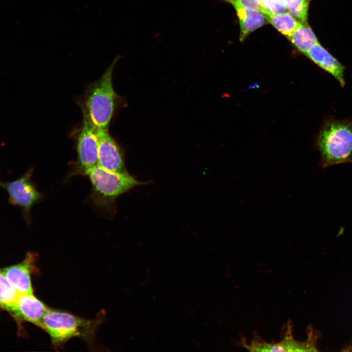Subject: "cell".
Listing matches in <instances>:
<instances>
[{
    "instance_id": "6da1fadb",
    "label": "cell",
    "mask_w": 352,
    "mask_h": 352,
    "mask_svg": "<svg viewBox=\"0 0 352 352\" xmlns=\"http://www.w3.org/2000/svg\"><path fill=\"white\" fill-rule=\"evenodd\" d=\"M101 321L99 318L85 319L48 308L43 317L40 328L48 334L53 346L60 348L74 337L91 342Z\"/></svg>"
},
{
    "instance_id": "7a4b0ae2",
    "label": "cell",
    "mask_w": 352,
    "mask_h": 352,
    "mask_svg": "<svg viewBox=\"0 0 352 352\" xmlns=\"http://www.w3.org/2000/svg\"><path fill=\"white\" fill-rule=\"evenodd\" d=\"M323 168L352 161V118H330L321 128L317 141Z\"/></svg>"
},
{
    "instance_id": "3957f363",
    "label": "cell",
    "mask_w": 352,
    "mask_h": 352,
    "mask_svg": "<svg viewBox=\"0 0 352 352\" xmlns=\"http://www.w3.org/2000/svg\"><path fill=\"white\" fill-rule=\"evenodd\" d=\"M117 56L102 77L90 86L85 98V114L98 130H108L116 106L117 95L112 86V72L119 60Z\"/></svg>"
},
{
    "instance_id": "277c9868",
    "label": "cell",
    "mask_w": 352,
    "mask_h": 352,
    "mask_svg": "<svg viewBox=\"0 0 352 352\" xmlns=\"http://www.w3.org/2000/svg\"><path fill=\"white\" fill-rule=\"evenodd\" d=\"M91 182V200L99 207H108L120 195L134 187L145 184L139 181L128 173L111 171L97 165L86 175Z\"/></svg>"
},
{
    "instance_id": "5b68a950",
    "label": "cell",
    "mask_w": 352,
    "mask_h": 352,
    "mask_svg": "<svg viewBox=\"0 0 352 352\" xmlns=\"http://www.w3.org/2000/svg\"><path fill=\"white\" fill-rule=\"evenodd\" d=\"M98 130L83 113V123L77 142V158L71 175L86 176L98 165Z\"/></svg>"
},
{
    "instance_id": "8992f818",
    "label": "cell",
    "mask_w": 352,
    "mask_h": 352,
    "mask_svg": "<svg viewBox=\"0 0 352 352\" xmlns=\"http://www.w3.org/2000/svg\"><path fill=\"white\" fill-rule=\"evenodd\" d=\"M33 169H29L19 178L11 182L0 181V187L8 193L10 202L20 207L28 220L32 206L42 198V195L31 179Z\"/></svg>"
},
{
    "instance_id": "52a82bcc",
    "label": "cell",
    "mask_w": 352,
    "mask_h": 352,
    "mask_svg": "<svg viewBox=\"0 0 352 352\" xmlns=\"http://www.w3.org/2000/svg\"><path fill=\"white\" fill-rule=\"evenodd\" d=\"M98 165L111 171L127 173L123 154L108 130H98Z\"/></svg>"
},
{
    "instance_id": "ba28073f",
    "label": "cell",
    "mask_w": 352,
    "mask_h": 352,
    "mask_svg": "<svg viewBox=\"0 0 352 352\" xmlns=\"http://www.w3.org/2000/svg\"><path fill=\"white\" fill-rule=\"evenodd\" d=\"M48 307L33 294H19L10 311L16 318L29 322L40 327L43 317Z\"/></svg>"
},
{
    "instance_id": "9c48e42d",
    "label": "cell",
    "mask_w": 352,
    "mask_h": 352,
    "mask_svg": "<svg viewBox=\"0 0 352 352\" xmlns=\"http://www.w3.org/2000/svg\"><path fill=\"white\" fill-rule=\"evenodd\" d=\"M308 339L303 342H299L294 339L292 334V327L288 322L284 337L278 343H268L264 341L262 350L264 352L287 351V352H312L317 351L316 342L318 335L311 328L308 329Z\"/></svg>"
},
{
    "instance_id": "30bf717a",
    "label": "cell",
    "mask_w": 352,
    "mask_h": 352,
    "mask_svg": "<svg viewBox=\"0 0 352 352\" xmlns=\"http://www.w3.org/2000/svg\"><path fill=\"white\" fill-rule=\"evenodd\" d=\"M318 66L331 75L342 87L345 86V66L319 43L313 45L306 55Z\"/></svg>"
},
{
    "instance_id": "8fae6325",
    "label": "cell",
    "mask_w": 352,
    "mask_h": 352,
    "mask_svg": "<svg viewBox=\"0 0 352 352\" xmlns=\"http://www.w3.org/2000/svg\"><path fill=\"white\" fill-rule=\"evenodd\" d=\"M34 258L33 254H28L22 263L1 271L19 294H33L31 271Z\"/></svg>"
},
{
    "instance_id": "7c38bea8",
    "label": "cell",
    "mask_w": 352,
    "mask_h": 352,
    "mask_svg": "<svg viewBox=\"0 0 352 352\" xmlns=\"http://www.w3.org/2000/svg\"><path fill=\"white\" fill-rule=\"evenodd\" d=\"M239 19L240 33L239 40L243 41L252 32L264 25L267 21L260 11L233 6Z\"/></svg>"
},
{
    "instance_id": "4fadbf2b",
    "label": "cell",
    "mask_w": 352,
    "mask_h": 352,
    "mask_svg": "<svg viewBox=\"0 0 352 352\" xmlns=\"http://www.w3.org/2000/svg\"><path fill=\"white\" fill-rule=\"evenodd\" d=\"M260 11L264 15L267 22L287 39L301 22L288 12L273 14L262 8Z\"/></svg>"
},
{
    "instance_id": "5bb4252c",
    "label": "cell",
    "mask_w": 352,
    "mask_h": 352,
    "mask_svg": "<svg viewBox=\"0 0 352 352\" xmlns=\"http://www.w3.org/2000/svg\"><path fill=\"white\" fill-rule=\"evenodd\" d=\"M288 39L299 51L305 55L313 45L319 43L308 22H301Z\"/></svg>"
},
{
    "instance_id": "9a60e30c",
    "label": "cell",
    "mask_w": 352,
    "mask_h": 352,
    "mask_svg": "<svg viewBox=\"0 0 352 352\" xmlns=\"http://www.w3.org/2000/svg\"><path fill=\"white\" fill-rule=\"evenodd\" d=\"M19 294V293L0 271V306L10 312L15 305Z\"/></svg>"
},
{
    "instance_id": "2e32d148",
    "label": "cell",
    "mask_w": 352,
    "mask_h": 352,
    "mask_svg": "<svg viewBox=\"0 0 352 352\" xmlns=\"http://www.w3.org/2000/svg\"><path fill=\"white\" fill-rule=\"evenodd\" d=\"M310 0H286L288 12L301 22H308Z\"/></svg>"
},
{
    "instance_id": "e0dca14e",
    "label": "cell",
    "mask_w": 352,
    "mask_h": 352,
    "mask_svg": "<svg viewBox=\"0 0 352 352\" xmlns=\"http://www.w3.org/2000/svg\"><path fill=\"white\" fill-rule=\"evenodd\" d=\"M260 2L262 8L271 13L288 12L286 0H260Z\"/></svg>"
},
{
    "instance_id": "ac0fdd59",
    "label": "cell",
    "mask_w": 352,
    "mask_h": 352,
    "mask_svg": "<svg viewBox=\"0 0 352 352\" xmlns=\"http://www.w3.org/2000/svg\"><path fill=\"white\" fill-rule=\"evenodd\" d=\"M233 6L260 11L262 8L260 0H223Z\"/></svg>"
}]
</instances>
